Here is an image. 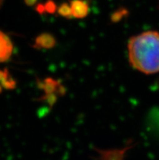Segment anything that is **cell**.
I'll return each instance as SVG.
<instances>
[{
    "label": "cell",
    "mask_w": 159,
    "mask_h": 160,
    "mask_svg": "<svg viewBox=\"0 0 159 160\" xmlns=\"http://www.w3.org/2000/svg\"><path fill=\"white\" fill-rule=\"evenodd\" d=\"M37 2V0H25V2L28 4V6H32L35 2Z\"/></svg>",
    "instance_id": "52a82bcc"
},
{
    "label": "cell",
    "mask_w": 159,
    "mask_h": 160,
    "mask_svg": "<svg viewBox=\"0 0 159 160\" xmlns=\"http://www.w3.org/2000/svg\"><path fill=\"white\" fill-rule=\"evenodd\" d=\"M1 2H2V0H0V3H1Z\"/></svg>",
    "instance_id": "ba28073f"
},
{
    "label": "cell",
    "mask_w": 159,
    "mask_h": 160,
    "mask_svg": "<svg viewBox=\"0 0 159 160\" xmlns=\"http://www.w3.org/2000/svg\"><path fill=\"white\" fill-rule=\"evenodd\" d=\"M13 52V44L7 35L0 30V63L10 59Z\"/></svg>",
    "instance_id": "7a4b0ae2"
},
{
    "label": "cell",
    "mask_w": 159,
    "mask_h": 160,
    "mask_svg": "<svg viewBox=\"0 0 159 160\" xmlns=\"http://www.w3.org/2000/svg\"><path fill=\"white\" fill-rule=\"evenodd\" d=\"M70 5L72 16L75 18H85L89 14V6L85 0H72Z\"/></svg>",
    "instance_id": "3957f363"
},
{
    "label": "cell",
    "mask_w": 159,
    "mask_h": 160,
    "mask_svg": "<svg viewBox=\"0 0 159 160\" xmlns=\"http://www.w3.org/2000/svg\"><path fill=\"white\" fill-rule=\"evenodd\" d=\"M45 10L49 13H54L56 10V5L53 1L49 0L48 2H47V3L45 4Z\"/></svg>",
    "instance_id": "8992f818"
},
{
    "label": "cell",
    "mask_w": 159,
    "mask_h": 160,
    "mask_svg": "<svg viewBox=\"0 0 159 160\" xmlns=\"http://www.w3.org/2000/svg\"><path fill=\"white\" fill-rule=\"evenodd\" d=\"M130 63L137 71L145 74L159 72V32L147 31L129 39Z\"/></svg>",
    "instance_id": "6da1fadb"
},
{
    "label": "cell",
    "mask_w": 159,
    "mask_h": 160,
    "mask_svg": "<svg viewBox=\"0 0 159 160\" xmlns=\"http://www.w3.org/2000/svg\"><path fill=\"white\" fill-rule=\"evenodd\" d=\"M58 13L62 17L70 19L71 17H73L72 13V8H71L70 4H67L66 2L62 3L60 6L58 8Z\"/></svg>",
    "instance_id": "5b68a950"
},
{
    "label": "cell",
    "mask_w": 159,
    "mask_h": 160,
    "mask_svg": "<svg viewBox=\"0 0 159 160\" xmlns=\"http://www.w3.org/2000/svg\"><path fill=\"white\" fill-rule=\"evenodd\" d=\"M56 44V40L51 33L44 32L36 38L33 47L37 49H51Z\"/></svg>",
    "instance_id": "277c9868"
}]
</instances>
